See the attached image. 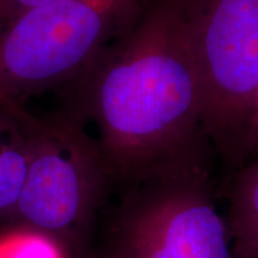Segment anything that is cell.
I'll return each instance as SVG.
<instances>
[{
  "instance_id": "obj_5",
  "label": "cell",
  "mask_w": 258,
  "mask_h": 258,
  "mask_svg": "<svg viewBox=\"0 0 258 258\" xmlns=\"http://www.w3.org/2000/svg\"><path fill=\"white\" fill-rule=\"evenodd\" d=\"M103 258H233L212 173L154 177L120 190Z\"/></svg>"
},
{
  "instance_id": "obj_10",
  "label": "cell",
  "mask_w": 258,
  "mask_h": 258,
  "mask_svg": "<svg viewBox=\"0 0 258 258\" xmlns=\"http://www.w3.org/2000/svg\"><path fill=\"white\" fill-rule=\"evenodd\" d=\"M258 156V90L254 97L252 110L247 127V133L245 137L243 147L244 165Z\"/></svg>"
},
{
  "instance_id": "obj_4",
  "label": "cell",
  "mask_w": 258,
  "mask_h": 258,
  "mask_svg": "<svg viewBox=\"0 0 258 258\" xmlns=\"http://www.w3.org/2000/svg\"><path fill=\"white\" fill-rule=\"evenodd\" d=\"M189 18L203 125L232 175L258 90V0H190Z\"/></svg>"
},
{
  "instance_id": "obj_11",
  "label": "cell",
  "mask_w": 258,
  "mask_h": 258,
  "mask_svg": "<svg viewBox=\"0 0 258 258\" xmlns=\"http://www.w3.org/2000/svg\"><path fill=\"white\" fill-rule=\"evenodd\" d=\"M90 258H103V257H102V256H99V257H96V256H93V254H92V256L90 257Z\"/></svg>"
},
{
  "instance_id": "obj_7",
  "label": "cell",
  "mask_w": 258,
  "mask_h": 258,
  "mask_svg": "<svg viewBox=\"0 0 258 258\" xmlns=\"http://www.w3.org/2000/svg\"><path fill=\"white\" fill-rule=\"evenodd\" d=\"M227 196L233 258H258V156L232 173Z\"/></svg>"
},
{
  "instance_id": "obj_9",
  "label": "cell",
  "mask_w": 258,
  "mask_h": 258,
  "mask_svg": "<svg viewBox=\"0 0 258 258\" xmlns=\"http://www.w3.org/2000/svg\"><path fill=\"white\" fill-rule=\"evenodd\" d=\"M54 0H0V30L29 10Z\"/></svg>"
},
{
  "instance_id": "obj_2",
  "label": "cell",
  "mask_w": 258,
  "mask_h": 258,
  "mask_svg": "<svg viewBox=\"0 0 258 258\" xmlns=\"http://www.w3.org/2000/svg\"><path fill=\"white\" fill-rule=\"evenodd\" d=\"M147 0H54L0 30V111L25 116L31 97L66 89Z\"/></svg>"
},
{
  "instance_id": "obj_8",
  "label": "cell",
  "mask_w": 258,
  "mask_h": 258,
  "mask_svg": "<svg viewBox=\"0 0 258 258\" xmlns=\"http://www.w3.org/2000/svg\"><path fill=\"white\" fill-rule=\"evenodd\" d=\"M0 258H64L53 241L37 232L19 227L0 239Z\"/></svg>"
},
{
  "instance_id": "obj_3",
  "label": "cell",
  "mask_w": 258,
  "mask_h": 258,
  "mask_svg": "<svg viewBox=\"0 0 258 258\" xmlns=\"http://www.w3.org/2000/svg\"><path fill=\"white\" fill-rule=\"evenodd\" d=\"M114 184L86 125L66 112L35 118L28 171L14 217L19 227L53 241L64 258H90L98 209Z\"/></svg>"
},
{
  "instance_id": "obj_6",
  "label": "cell",
  "mask_w": 258,
  "mask_h": 258,
  "mask_svg": "<svg viewBox=\"0 0 258 258\" xmlns=\"http://www.w3.org/2000/svg\"><path fill=\"white\" fill-rule=\"evenodd\" d=\"M35 117L0 111V217H14L27 176Z\"/></svg>"
},
{
  "instance_id": "obj_1",
  "label": "cell",
  "mask_w": 258,
  "mask_h": 258,
  "mask_svg": "<svg viewBox=\"0 0 258 258\" xmlns=\"http://www.w3.org/2000/svg\"><path fill=\"white\" fill-rule=\"evenodd\" d=\"M190 0H147L64 92L72 117L97 131L114 190L161 176L212 173Z\"/></svg>"
}]
</instances>
